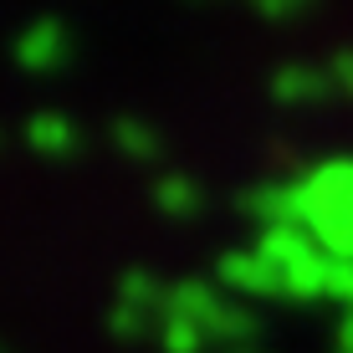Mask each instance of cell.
<instances>
[{"label":"cell","mask_w":353,"mask_h":353,"mask_svg":"<svg viewBox=\"0 0 353 353\" xmlns=\"http://www.w3.org/2000/svg\"><path fill=\"white\" fill-rule=\"evenodd\" d=\"M159 348L164 353H205V348H210V333L194 327V323H185V318H164L159 323Z\"/></svg>","instance_id":"cell-14"},{"label":"cell","mask_w":353,"mask_h":353,"mask_svg":"<svg viewBox=\"0 0 353 353\" xmlns=\"http://www.w3.org/2000/svg\"><path fill=\"white\" fill-rule=\"evenodd\" d=\"M312 246H318V241H312V230H307V225H276V230H261V236H256V251L276 266V276L292 272V266L307 256Z\"/></svg>","instance_id":"cell-8"},{"label":"cell","mask_w":353,"mask_h":353,"mask_svg":"<svg viewBox=\"0 0 353 353\" xmlns=\"http://www.w3.org/2000/svg\"><path fill=\"white\" fill-rule=\"evenodd\" d=\"M251 6H256V16H266V21H287V16L302 10V0H251Z\"/></svg>","instance_id":"cell-16"},{"label":"cell","mask_w":353,"mask_h":353,"mask_svg":"<svg viewBox=\"0 0 353 353\" xmlns=\"http://www.w3.org/2000/svg\"><path fill=\"white\" fill-rule=\"evenodd\" d=\"M215 282L225 292H236V297H282V276H276V266L266 261L256 246L225 251V256L215 261Z\"/></svg>","instance_id":"cell-2"},{"label":"cell","mask_w":353,"mask_h":353,"mask_svg":"<svg viewBox=\"0 0 353 353\" xmlns=\"http://www.w3.org/2000/svg\"><path fill=\"white\" fill-rule=\"evenodd\" d=\"M302 225L338 261H353V159H327L302 174Z\"/></svg>","instance_id":"cell-1"},{"label":"cell","mask_w":353,"mask_h":353,"mask_svg":"<svg viewBox=\"0 0 353 353\" xmlns=\"http://www.w3.org/2000/svg\"><path fill=\"white\" fill-rule=\"evenodd\" d=\"M113 297H118V302H128V307L154 312V318H164L169 287L159 282V276H149V272H123V276H118V292H113Z\"/></svg>","instance_id":"cell-12"},{"label":"cell","mask_w":353,"mask_h":353,"mask_svg":"<svg viewBox=\"0 0 353 353\" xmlns=\"http://www.w3.org/2000/svg\"><path fill=\"white\" fill-rule=\"evenodd\" d=\"M10 57H16V67H26V72H57V67H67V57H72V36H67V26L57 16H36L31 26L16 36Z\"/></svg>","instance_id":"cell-3"},{"label":"cell","mask_w":353,"mask_h":353,"mask_svg":"<svg viewBox=\"0 0 353 353\" xmlns=\"http://www.w3.org/2000/svg\"><path fill=\"white\" fill-rule=\"evenodd\" d=\"M333 353H353V312L338 323V338H333Z\"/></svg>","instance_id":"cell-17"},{"label":"cell","mask_w":353,"mask_h":353,"mask_svg":"<svg viewBox=\"0 0 353 353\" xmlns=\"http://www.w3.org/2000/svg\"><path fill=\"white\" fill-rule=\"evenodd\" d=\"M327 77H333V88L343 92V97H353V46H348V52H333V62H327Z\"/></svg>","instance_id":"cell-15"},{"label":"cell","mask_w":353,"mask_h":353,"mask_svg":"<svg viewBox=\"0 0 353 353\" xmlns=\"http://www.w3.org/2000/svg\"><path fill=\"white\" fill-rule=\"evenodd\" d=\"M200 205H205V190L190 174H159L154 179V210L169 215V221H190V215H200Z\"/></svg>","instance_id":"cell-9"},{"label":"cell","mask_w":353,"mask_h":353,"mask_svg":"<svg viewBox=\"0 0 353 353\" xmlns=\"http://www.w3.org/2000/svg\"><path fill=\"white\" fill-rule=\"evenodd\" d=\"M241 353H266V348H261V343H256V348H241Z\"/></svg>","instance_id":"cell-18"},{"label":"cell","mask_w":353,"mask_h":353,"mask_svg":"<svg viewBox=\"0 0 353 353\" xmlns=\"http://www.w3.org/2000/svg\"><path fill=\"white\" fill-rule=\"evenodd\" d=\"M113 149L123 154V159H159V133H154V123H143V118H113Z\"/></svg>","instance_id":"cell-11"},{"label":"cell","mask_w":353,"mask_h":353,"mask_svg":"<svg viewBox=\"0 0 353 353\" xmlns=\"http://www.w3.org/2000/svg\"><path fill=\"white\" fill-rule=\"evenodd\" d=\"M256 338H261L256 312H251L246 302L230 297L225 307H221V318H215V327H210V343H225L230 353H241V348H256Z\"/></svg>","instance_id":"cell-10"},{"label":"cell","mask_w":353,"mask_h":353,"mask_svg":"<svg viewBox=\"0 0 353 353\" xmlns=\"http://www.w3.org/2000/svg\"><path fill=\"white\" fill-rule=\"evenodd\" d=\"M302 6H307V0H302Z\"/></svg>","instance_id":"cell-20"},{"label":"cell","mask_w":353,"mask_h":353,"mask_svg":"<svg viewBox=\"0 0 353 353\" xmlns=\"http://www.w3.org/2000/svg\"><path fill=\"white\" fill-rule=\"evenodd\" d=\"M225 302H230V297H221V292H215L210 282H200V276H185V282L169 287L164 318H185V323H194V327H205V333H210Z\"/></svg>","instance_id":"cell-6"},{"label":"cell","mask_w":353,"mask_h":353,"mask_svg":"<svg viewBox=\"0 0 353 353\" xmlns=\"http://www.w3.org/2000/svg\"><path fill=\"white\" fill-rule=\"evenodd\" d=\"M77 143H82V128L67 113H31L26 118V149L41 154V159H67Z\"/></svg>","instance_id":"cell-7"},{"label":"cell","mask_w":353,"mask_h":353,"mask_svg":"<svg viewBox=\"0 0 353 353\" xmlns=\"http://www.w3.org/2000/svg\"><path fill=\"white\" fill-rule=\"evenodd\" d=\"M241 215L256 221L261 230L276 225H302V179H272L241 194Z\"/></svg>","instance_id":"cell-4"},{"label":"cell","mask_w":353,"mask_h":353,"mask_svg":"<svg viewBox=\"0 0 353 353\" xmlns=\"http://www.w3.org/2000/svg\"><path fill=\"white\" fill-rule=\"evenodd\" d=\"M159 323L164 318H154V312H143V307H128V302H118V297H113V307H108V333H113L118 343H143L149 333H159Z\"/></svg>","instance_id":"cell-13"},{"label":"cell","mask_w":353,"mask_h":353,"mask_svg":"<svg viewBox=\"0 0 353 353\" xmlns=\"http://www.w3.org/2000/svg\"><path fill=\"white\" fill-rule=\"evenodd\" d=\"M0 143H6V133H0Z\"/></svg>","instance_id":"cell-19"},{"label":"cell","mask_w":353,"mask_h":353,"mask_svg":"<svg viewBox=\"0 0 353 353\" xmlns=\"http://www.w3.org/2000/svg\"><path fill=\"white\" fill-rule=\"evenodd\" d=\"M327 97H338L327 67L287 62V67L272 72V103H282V108H312V103H327Z\"/></svg>","instance_id":"cell-5"}]
</instances>
